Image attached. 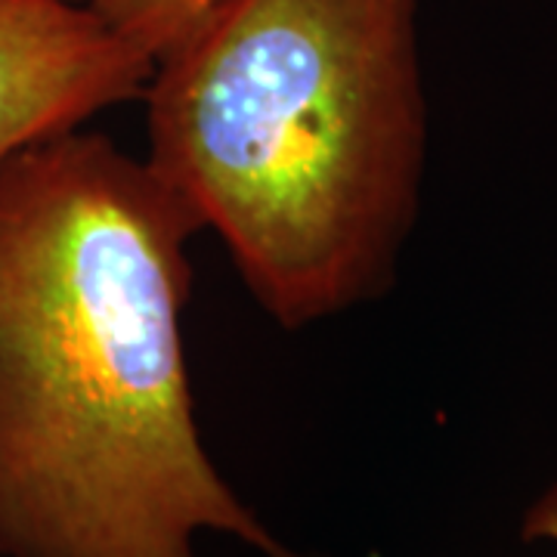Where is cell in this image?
<instances>
[{
	"label": "cell",
	"instance_id": "obj_4",
	"mask_svg": "<svg viewBox=\"0 0 557 557\" xmlns=\"http://www.w3.org/2000/svg\"><path fill=\"white\" fill-rule=\"evenodd\" d=\"M106 25L156 62L211 0H84Z\"/></svg>",
	"mask_w": 557,
	"mask_h": 557
},
{
	"label": "cell",
	"instance_id": "obj_2",
	"mask_svg": "<svg viewBox=\"0 0 557 557\" xmlns=\"http://www.w3.org/2000/svg\"><path fill=\"white\" fill-rule=\"evenodd\" d=\"M418 0H211L146 84V161L285 329L381 298L428 146Z\"/></svg>",
	"mask_w": 557,
	"mask_h": 557
},
{
	"label": "cell",
	"instance_id": "obj_1",
	"mask_svg": "<svg viewBox=\"0 0 557 557\" xmlns=\"http://www.w3.org/2000/svg\"><path fill=\"white\" fill-rule=\"evenodd\" d=\"M196 218L146 159L65 131L0 164V557H298L211 465L183 310Z\"/></svg>",
	"mask_w": 557,
	"mask_h": 557
},
{
	"label": "cell",
	"instance_id": "obj_5",
	"mask_svg": "<svg viewBox=\"0 0 557 557\" xmlns=\"http://www.w3.org/2000/svg\"><path fill=\"white\" fill-rule=\"evenodd\" d=\"M523 536L527 539H552L557 542V486L548 490L530 508V515L523 520Z\"/></svg>",
	"mask_w": 557,
	"mask_h": 557
},
{
	"label": "cell",
	"instance_id": "obj_3",
	"mask_svg": "<svg viewBox=\"0 0 557 557\" xmlns=\"http://www.w3.org/2000/svg\"><path fill=\"white\" fill-rule=\"evenodd\" d=\"M152 65L84 0H0V164L143 97Z\"/></svg>",
	"mask_w": 557,
	"mask_h": 557
}]
</instances>
